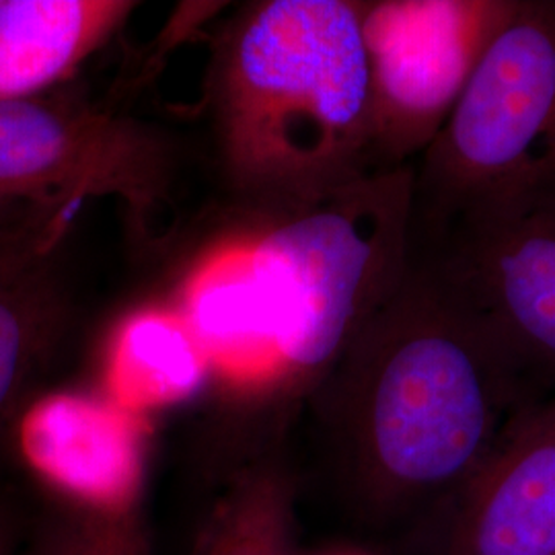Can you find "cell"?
<instances>
[{"label":"cell","instance_id":"ba28073f","mask_svg":"<svg viewBox=\"0 0 555 555\" xmlns=\"http://www.w3.org/2000/svg\"><path fill=\"white\" fill-rule=\"evenodd\" d=\"M449 504L438 555H555V393L516 414Z\"/></svg>","mask_w":555,"mask_h":555},{"label":"cell","instance_id":"7a4b0ae2","mask_svg":"<svg viewBox=\"0 0 555 555\" xmlns=\"http://www.w3.org/2000/svg\"><path fill=\"white\" fill-rule=\"evenodd\" d=\"M212 112L227 176L272 208L378 173L362 2L245 11L220 43Z\"/></svg>","mask_w":555,"mask_h":555},{"label":"cell","instance_id":"8992f818","mask_svg":"<svg viewBox=\"0 0 555 555\" xmlns=\"http://www.w3.org/2000/svg\"><path fill=\"white\" fill-rule=\"evenodd\" d=\"M531 387H555V198L414 245Z\"/></svg>","mask_w":555,"mask_h":555},{"label":"cell","instance_id":"8fae6325","mask_svg":"<svg viewBox=\"0 0 555 555\" xmlns=\"http://www.w3.org/2000/svg\"><path fill=\"white\" fill-rule=\"evenodd\" d=\"M206 369L208 360L185 323L149 313L124 325L107 378L114 401L134 412L190 396Z\"/></svg>","mask_w":555,"mask_h":555},{"label":"cell","instance_id":"5bb4252c","mask_svg":"<svg viewBox=\"0 0 555 555\" xmlns=\"http://www.w3.org/2000/svg\"><path fill=\"white\" fill-rule=\"evenodd\" d=\"M25 204H38V199L29 198L21 192L0 190V231L4 229V222H9L11 217L17 212V208Z\"/></svg>","mask_w":555,"mask_h":555},{"label":"cell","instance_id":"3957f363","mask_svg":"<svg viewBox=\"0 0 555 555\" xmlns=\"http://www.w3.org/2000/svg\"><path fill=\"white\" fill-rule=\"evenodd\" d=\"M243 258L274 383L321 387L412 259L414 163L272 208Z\"/></svg>","mask_w":555,"mask_h":555},{"label":"cell","instance_id":"52a82bcc","mask_svg":"<svg viewBox=\"0 0 555 555\" xmlns=\"http://www.w3.org/2000/svg\"><path fill=\"white\" fill-rule=\"evenodd\" d=\"M157 178V151L132 124L50 91L0 101V190L38 202L119 194L140 210Z\"/></svg>","mask_w":555,"mask_h":555},{"label":"cell","instance_id":"7c38bea8","mask_svg":"<svg viewBox=\"0 0 555 555\" xmlns=\"http://www.w3.org/2000/svg\"><path fill=\"white\" fill-rule=\"evenodd\" d=\"M198 555H288V498L274 479L241 486L212 518Z\"/></svg>","mask_w":555,"mask_h":555},{"label":"cell","instance_id":"9c48e42d","mask_svg":"<svg viewBox=\"0 0 555 555\" xmlns=\"http://www.w3.org/2000/svg\"><path fill=\"white\" fill-rule=\"evenodd\" d=\"M25 459L91 511L126 513L140 483V433L116 401L56 393L21 422Z\"/></svg>","mask_w":555,"mask_h":555},{"label":"cell","instance_id":"5b68a950","mask_svg":"<svg viewBox=\"0 0 555 555\" xmlns=\"http://www.w3.org/2000/svg\"><path fill=\"white\" fill-rule=\"evenodd\" d=\"M513 2H362L378 171L412 165L437 139Z\"/></svg>","mask_w":555,"mask_h":555},{"label":"cell","instance_id":"6da1fadb","mask_svg":"<svg viewBox=\"0 0 555 555\" xmlns=\"http://www.w3.org/2000/svg\"><path fill=\"white\" fill-rule=\"evenodd\" d=\"M321 387L350 476L385 513L449 504L539 401L417 249Z\"/></svg>","mask_w":555,"mask_h":555},{"label":"cell","instance_id":"4fadbf2b","mask_svg":"<svg viewBox=\"0 0 555 555\" xmlns=\"http://www.w3.org/2000/svg\"><path fill=\"white\" fill-rule=\"evenodd\" d=\"M41 300L23 278L0 272V414L20 389L41 337Z\"/></svg>","mask_w":555,"mask_h":555},{"label":"cell","instance_id":"277c9868","mask_svg":"<svg viewBox=\"0 0 555 555\" xmlns=\"http://www.w3.org/2000/svg\"><path fill=\"white\" fill-rule=\"evenodd\" d=\"M555 198V0H515L414 160L412 243Z\"/></svg>","mask_w":555,"mask_h":555},{"label":"cell","instance_id":"30bf717a","mask_svg":"<svg viewBox=\"0 0 555 555\" xmlns=\"http://www.w3.org/2000/svg\"><path fill=\"white\" fill-rule=\"evenodd\" d=\"M118 0H2L0 101L52 91L132 11Z\"/></svg>","mask_w":555,"mask_h":555}]
</instances>
